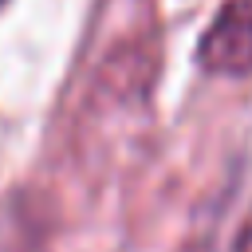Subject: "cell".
<instances>
[{
	"instance_id": "6da1fadb",
	"label": "cell",
	"mask_w": 252,
	"mask_h": 252,
	"mask_svg": "<svg viewBox=\"0 0 252 252\" xmlns=\"http://www.w3.org/2000/svg\"><path fill=\"white\" fill-rule=\"evenodd\" d=\"M201 63L213 75H248L252 71V8L224 4L209 32L201 35Z\"/></svg>"
},
{
	"instance_id": "3957f363",
	"label": "cell",
	"mask_w": 252,
	"mask_h": 252,
	"mask_svg": "<svg viewBox=\"0 0 252 252\" xmlns=\"http://www.w3.org/2000/svg\"><path fill=\"white\" fill-rule=\"evenodd\" d=\"M0 4H4V0H0Z\"/></svg>"
},
{
	"instance_id": "7a4b0ae2",
	"label": "cell",
	"mask_w": 252,
	"mask_h": 252,
	"mask_svg": "<svg viewBox=\"0 0 252 252\" xmlns=\"http://www.w3.org/2000/svg\"><path fill=\"white\" fill-rule=\"evenodd\" d=\"M236 252H252V220L244 224V232H240V240H236Z\"/></svg>"
}]
</instances>
